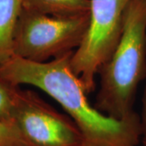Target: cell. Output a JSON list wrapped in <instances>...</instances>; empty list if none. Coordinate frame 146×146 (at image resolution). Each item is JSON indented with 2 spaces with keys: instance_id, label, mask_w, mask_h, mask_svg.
Masks as SVG:
<instances>
[{
  "instance_id": "1",
  "label": "cell",
  "mask_w": 146,
  "mask_h": 146,
  "mask_svg": "<svg viewBox=\"0 0 146 146\" xmlns=\"http://www.w3.org/2000/svg\"><path fill=\"white\" fill-rule=\"evenodd\" d=\"M73 52L46 63L13 55L0 67V78L16 86L38 88L55 100L81 131L83 146H140V115L134 112L125 119H115L92 106L80 80L71 69Z\"/></svg>"
},
{
  "instance_id": "2",
  "label": "cell",
  "mask_w": 146,
  "mask_h": 146,
  "mask_svg": "<svg viewBox=\"0 0 146 146\" xmlns=\"http://www.w3.org/2000/svg\"><path fill=\"white\" fill-rule=\"evenodd\" d=\"M99 90L94 107L115 119L129 117L139 84L146 78V0H131L119 42L98 71Z\"/></svg>"
},
{
  "instance_id": "3",
  "label": "cell",
  "mask_w": 146,
  "mask_h": 146,
  "mask_svg": "<svg viewBox=\"0 0 146 146\" xmlns=\"http://www.w3.org/2000/svg\"><path fill=\"white\" fill-rule=\"evenodd\" d=\"M90 12L74 17H54L23 8L17 23L13 55L36 63L75 51L83 41Z\"/></svg>"
},
{
  "instance_id": "4",
  "label": "cell",
  "mask_w": 146,
  "mask_h": 146,
  "mask_svg": "<svg viewBox=\"0 0 146 146\" xmlns=\"http://www.w3.org/2000/svg\"><path fill=\"white\" fill-rule=\"evenodd\" d=\"M131 0H90V20L80 46L73 52L70 65L87 94L94 91L95 76L119 42L123 17Z\"/></svg>"
},
{
  "instance_id": "5",
  "label": "cell",
  "mask_w": 146,
  "mask_h": 146,
  "mask_svg": "<svg viewBox=\"0 0 146 146\" xmlns=\"http://www.w3.org/2000/svg\"><path fill=\"white\" fill-rule=\"evenodd\" d=\"M12 123L31 146H83V136L68 115L30 89H16Z\"/></svg>"
},
{
  "instance_id": "6",
  "label": "cell",
  "mask_w": 146,
  "mask_h": 146,
  "mask_svg": "<svg viewBox=\"0 0 146 146\" xmlns=\"http://www.w3.org/2000/svg\"><path fill=\"white\" fill-rule=\"evenodd\" d=\"M24 0H0V67L13 56V43Z\"/></svg>"
},
{
  "instance_id": "7",
  "label": "cell",
  "mask_w": 146,
  "mask_h": 146,
  "mask_svg": "<svg viewBox=\"0 0 146 146\" xmlns=\"http://www.w3.org/2000/svg\"><path fill=\"white\" fill-rule=\"evenodd\" d=\"M90 0H24L23 8L54 17H74L90 12Z\"/></svg>"
},
{
  "instance_id": "8",
  "label": "cell",
  "mask_w": 146,
  "mask_h": 146,
  "mask_svg": "<svg viewBox=\"0 0 146 146\" xmlns=\"http://www.w3.org/2000/svg\"><path fill=\"white\" fill-rule=\"evenodd\" d=\"M19 86L0 78V120L12 123V110L16 89Z\"/></svg>"
},
{
  "instance_id": "9",
  "label": "cell",
  "mask_w": 146,
  "mask_h": 146,
  "mask_svg": "<svg viewBox=\"0 0 146 146\" xmlns=\"http://www.w3.org/2000/svg\"><path fill=\"white\" fill-rule=\"evenodd\" d=\"M0 145L31 146L13 123L0 120Z\"/></svg>"
},
{
  "instance_id": "10",
  "label": "cell",
  "mask_w": 146,
  "mask_h": 146,
  "mask_svg": "<svg viewBox=\"0 0 146 146\" xmlns=\"http://www.w3.org/2000/svg\"><path fill=\"white\" fill-rule=\"evenodd\" d=\"M141 136L140 146H146V84L142 98V107H141Z\"/></svg>"
},
{
  "instance_id": "11",
  "label": "cell",
  "mask_w": 146,
  "mask_h": 146,
  "mask_svg": "<svg viewBox=\"0 0 146 146\" xmlns=\"http://www.w3.org/2000/svg\"><path fill=\"white\" fill-rule=\"evenodd\" d=\"M0 146H4V145H0Z\"/></svg>"
}]
</instances>
